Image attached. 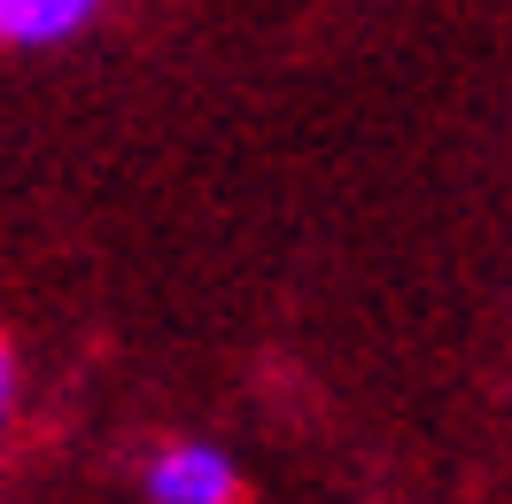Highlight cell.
Here are the masks:
<instances>
[{
    "mask_svg": "<svg viewBox=\"0 0 512 504\" xmlns=\"http://www.w3.org/2000/svg\"><path fill=\"white\" fill-rule=\"evenodd\" d=\"M140 497L148 504H233L241 497V466L218 442H163L140 466Z\"/></svg>",
    "mask_w": 512,
    "mask_h": 504,
    "instance_id": "obj_1",
    "label": "cell"
},
{
    "mask_svg": "<svg viewBox=\"0 0 512 504\" xmlns=\"http://www.w3.org/2000/svg\"><path fill=\"white\" fill-rule=\"evenodd\" d=\"M101 16V0H0V47H55Z\"/></svg>",
    "mask_w": 512,
    "mask_h": 504,
    "instance_id": "obj_2",
    "label": "cell"
},
{
    "mask_svg": "<svg viewBox=\"0 0 512 504\" xmlns=\"http://www.w3.org/2000/svg\"><path fill=\"white\" fill-rule=\"evenodd\" d=\"M16 388H24V380H16V349L0 342V435H8V419H16Z\"/></svg>",
    "mask_w": 512,
    "mask_h": 504,
    "instance_id": "obj_3",
    "label": "cell"
}]
</instances>
